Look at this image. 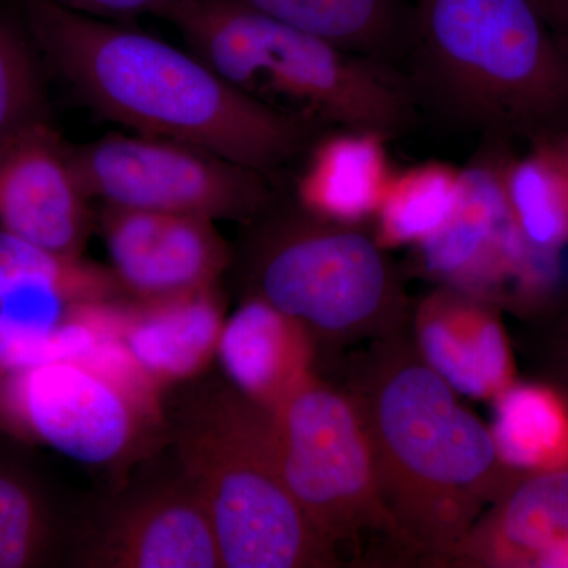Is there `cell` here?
<instances>
[{
	"label": "cell",
	"instance_id": "30bf717a",
	"mask_svg": "<svg viewBox=\"0 0 568 568\" xmlns=\"http://www.w3.org/2000/svg\"><path fill=\"white\" fill-rule=\"evenodd\" d=\"M160 422L121 384L80 362L0 375V426L84 465L125 462Z\"/></svg>",
	"mask_w": 568,
	"mask_h": 568
},
{
	"label": "cell",
	"instance_id": "44dd1931",
	"mask_svg": "<svg viewBox=\"0 0 568 568\" xmlns=\"http://www.w3.org/2000/svg\"><path fill=\"white\" fill-rule=\"evenodd\" d=\"M500 458L519 470L568 466V405L548 384H511L496 398Z\"/></svg>",
	"mask_w": 568,
	"mask_h": 568
},
{
	"label": "cell",
	"instance_id": "f1b7e54d",
	"mask_svg": "<svg viewBox=\"0 0 568 568\" xmlns=\"http://www.w3.org/2000/svg\"><path fill=\"white\" fill-rule=\"evenodd\" d=\"M551 140L555 141V144L558 145L564 159L568 162V130L567 132L558 134V136L551 138Z\"/></svg>",
	"mask_w": 568,
	"mask_h": 568
},
{
	"label": "cell",
	"instance_id": "6da1fadb",
	"mask_svg": "<svg viewBox=\"0 0 568 568\" xmlns=\"http://www.w3.org/2000/svg\"><path fill=\"white\" fill-rule=\"evenodd\" d=\"M37 48L81 102L136 133L196 145L271 174L320 126L239 91L203 59L129 22L18 0Z\"/></svg>",
	"mask_w": 568,
	"mask_h": 568
},
{
	"label": "cell",
	"instance_id": "ba28073f",
	"mask_svg": "<svg viewBox=\"0 0 568 568\" xmlns=\"http://www.w3.org/2000/svg\"><path fill=\"white\" fill-rule=\"evenodd\" d=\"M91 200L110 207L253 220L271 204L267 174L196 145L151 136L108 134L71 145Z\"/></svg>",
	"mask_w": 568,
	"mask_h": 568
},
{
	"label": "cell",
	"instance_id": "cb8c5ba5",
	"mask_svg": "<svg viewBox=\"0 0 568 568\" xmlns=\"http://www.w3.org/2000/svg\"><path fill=\"white\" fill-rule=\"evenodd\" d=\"M36 41L18 0H0V145L47 119Z\"/></svg>",
	"mask_w": 568,
	"mask_h": 568
},
{
	"label": "cell",
	"instance_id": "5bb4252c",
	"mask_svg": "<svg viewBox=\"0 0 568 568\" xmlns=\"http://www.w3.org/2000/svg\"><path fill=\"white\" fill-rule=\"evenodd\" d=\"M110 568H219V545L200 497L185 480L130 500L106 523L88 558Z\"/></svg>",
	"mask_w": 568,
	"mask_h": 568
},
{
	"label": "cell",
	"instance_id": "7a4b0ae2",
	"mask_svg": "<svg viewBox=\"0 0 568 568\" xmlns=\"http://www.w3.org/2000/svg\"><path fill=\"white\" fill-rule=\"evenodd\" d=\"M346 394L361 417L381 495L417 558L450 562L485 508L526 470L466 410L405 331L357 355Z\"/></svg>",
	"mask_w": 568,
	"mask_h": 568
},
{
	"label": "cell",
	"instance_id": "e0dca14e",
	"mask_svg": "<svg viewBox=\"0 0 568 568\" xmlns=\"http://www.w3.org/2000/svg\"><path fill=\"white\" fill-rule=\"evenodd\" d=\"M224 321L216 284L153 301L123 298L121 338L134 364L162 390L207 368Z\"/></svg>",
	"mask_w": 568,
	"mask_h": 568
},
{
	"label": "cell",
	"instance_id": "9c48e42d",
	"mask_svg": "<svg viewBox=\"0 0 568 568\" xmlns=\"http://www.w3.org/2000/svg\"><path fill=\"white\" fill-rule=\"evenodd\" d=\"M465 170L447 222L416 246L429 278L495 304L536 310L556 290L559 253L541 252L519 230L504 185L506 142L488 141Z\"/></svg>",
	"mask_w": 568,
	"mask_h": 568
},
{
	"label": "cell",
	"instance_id": "8fae6325",
	"mask_svg": "<svg viewBox=\"0 0 568 568\" xmlns=\"http://www.w3.org/2000/svg\"><path fill=\"white\" fill-rule=\"evenodd\" d=\"M115 297L108 268L0 230V375L55 362L54 332L71 313Z\"/></svg>",
	"mask_w": 568,
	"mask_h": 568
},
{
	"label": "cell",
	"instance_id": "8992f818",
	"mask_svg": "<svg viewBox=\"0 0 568 568\" xmlns=\"http://www.w3.org/2000/svg\"><path fill=\"white\" fill-rule=\"evenodd\" d=\"M264 219L250 242L252 295L301 324L315 346L405 331L402 280L365 226L327 222L298 205Z\"/></svg>",
	"mask_w": 568,
	"mask_h": 568
},
{
	"label": "cell",
	"instance_id": "2e32d148",
	"mask_svg": "<svg viewBox=\"0 0 568 568\" xmlns=\"http://www.w3.org/2000/svg\"><path fill=\"white\" fill-rule=\"evenodd\" d=\"M568 547V466L526 470L455 551L463 566L549 568Z\"/></svg>",
	"mask_w": 568,
	"mask_h": 568
},
{
	"label": "cell",
	"instance_id": "277c9868",
	"mask_svg": "<svg viewBox=\"0 0 568 568\" xmlns=\"http://www.w3.org/2000/svg\"><path fill=\"white\" fill-rule=\"evenodd\" d=\"M168 21L197 58L272 110L320 129L365 130L388 141L416 123L413 88L392 63L343 50L235 0H181Z\"/></svg>",
	"mask_w": 568,
	"mask_h": 568
},
{
	"label": "cell",
	"instance_id": "7c38bea8",
	"mask_svg": "<svg viewBox=\"0 0 568 568\" xmlns=\"http://www.w3.org/2000/svg\"><path fill=\"white\" fill-rule=\"evenodd\" d=\"M71 145L47 119L0 145V230L50 252L81 256L91 211Z\"/></svg>",
	"mask_w": 568,
	"mask_h": 568
},
{
	"label": "cell",
	"instance_id": "484cf974",
	"mask_svg": "<svg viewBox=\"0 0 568 568\" xmlns=\"http://www.w3.org/2000/svg\"><path fill=\"white\" fill-rule=\"evenodd\" d=\"M536 338L537 361L548 386L568 405V291L538 312Z\"/></svg>",
	"mask_w": 568,
	"mask_h": 568
},
{
	"label": "cell",
	"instance_id": "ac0fdd59",
	"mask_svg": "<svg viewBox=\"0 0 568 568\" xmlns=\"http://www.w3.org/2000/svg\"><path fill=\"white\" fill-rule=\"evenodd\" d=\"M315 349L301 324L250 295L224 321L216 357L231 387L274 413L315 376Z\"/></svg>",
	"mask_w": 568,
	"mask_h": 568
},
{
	"label": "cell",
	"instance_id": "83f0119b",
	"mask_svg": "<svg viewBox=\"0 0 568 568\" xmlns=\"http://www.w3.org/2000/svg\"><path fill=\"white\" fill-rule=\"evenodd\" d=\"M564 37H568V0H532Z\"/></svg>",
	"mask_w": 568,
	"mask_h": 568
},
{
	"label": "cell",
	"instance_id": "52a82bcc",
	"mask_svg": "<svg viewBox=\"0 0 568 568\" xmlns=\"http://www.w3.org/2000/svg\"><path fill=\"white\" fill-rule=\"evenodd\" d=\"M272 418L287 488L336 556L346 548L362 558L376 545L417 558L381 495L368 437L346 392L310 377Z\"/></svg>",
	"mask_w": 568,
	"mask_h": 568
},
{
	"label": "cell",
	"instance_id": "603a6c76",
	"mask_svg": "<svg viewBox=\"0 0 568 568\" xmlns=\"http://www.w3.org/2000/svg\"><path fill=\"white\" fill-rule=\"evenodd\" d=\"M462 170L446 162H425L394 170L375 219L384 250L417 246L447 222L457 203Z\"/></svg>",
	"mask_w": 568,
	"mask_h": 568
},
{
	"label": "cell",
	"instance_id": "4fadbf2b",
	"mask_svg": "<svg viewBox=\"0 0 568 568\" xmlns=\"http://www.w3.org/2000/svg\"><path fill=\"white\" fill-rule=\"evenodd\" d=\"M100 223L110 271L132 301L213 286L230 263L222 235L204 216L104 205Z\"/></svg>",
	"mask_w": 568,
	"mask_h": 568
},
{
	"label": "cell",
	"instance_id": "d6986e66",
	"mask_svg": "<svg viewBox=\"0 0 568 568\" xmlns=\"http://www.w3.org/2000/svg\"><path fill=\"white\" fill-rule=\"evenodd\" d=\"M387 142L365 130L332 129L317 136L295 182L298 207L327 222H373L394 174Z\"/></svg>",
	"mask_w": 568,
	"mask_h": 568
},
{
	"label": "cell",
	"instance_id": "7402d4cb",
	"mask_svg": "<svg viewBox=\"0 0 568 568\" xmlns=\"http://www.w3.org/2000/svg\"><path fill=\"white\" fill-rule=\"evenodd\" d=\"M504 185L528 244L560 253L568 245V162L555 141L532 142L521 156L507 153Z\"/></svg>",
	"mask_w": 568,
	"mask_h": 568
},
{
	"label": "cell",
	"instance_id": "ffe728a7",
	"mask_svg": "<svg viewBox=\"0 0 568 568\" xmlns=\"http://www.w3.org/2000/svg\"><path fill=\"white\" fill-rule=\"evenodd\" d=\"M265 17L379 61L406 51V0H235Z\"/></svg>",
	"mask_w": 568,
	"mask_h": 568
},
{
	"label": "cell",
	"instance_id": "4316f807",
	"mask_svg": "<svg viewBox=\"0 0 568 568\" xmlns=\"http://www.w3.org/2000/svg\"><path fill=\"white\" fill-rule=\"evenodd\" d=\"M51 2L85 17L130 22L145 14L168 20L171 11L181 0H51Z\"/></svg>",
	"mask_w": 568,
	"mask_h": 568
},
{
	"label": "cell",
	"instance_id": "5b68a950",
	"mask_svg": "<svg viewBox=\"0 0 568 568\" xmlns=\"http://www.w3.org/2000/svg\"><path fill=\"white\" fill-rule=\"evenodd\" d=\"M183 480L207 511L222 567L321 568L342 562L287 488L274 418L235 388L194 406L178 433Z\"/></svg>",
	"mask_w": 568,
	"mask_h": 568
},
{
	"label": "cell",
	"instance_id": "d4e9b609",
	"mask_svg": "<svg viewBox=\"0 0 568 568\" xmlns=\"http://www.w3.org/2000/svg\"><path fill=\"white\" fill-rule=\"evenodd\" d=\"M50 541L47 504L31 480L0 463V545L10 568L33 566Z\"/></svg>",
	"mask_w": 568,
	"mask_h": 568
},
{
	"label": "cell",
	"instance_id": "3957f363",
	"mask_svg": "<svg viewBox=\"0 0 568 568\" xmlns=\"http://www.w3.org/2000/svg\"><path fill=\"white\" fill-rule=\"evenodd\" d=\"M407 74L418 108L487 141L568 130V43L532 0H414Z\"/></svg>",
	"mask_w": 568,
	"mask_h": 568
},
{
	"label": "cell",
	"instance_id": "9a60e30c",
	"mask_svg": "<svg viewBox=\"0 0 568 568\" xmlns=\"http://www.w3.org/2000/svg\"><path fill=\"white\" fill-rule=\"evenodd\" d=\"M416 346L455 390L497 398L514 381V358L491 302L443 286L418 305Z\"/></svg>",
	"mask_w": 568,
	"mask_h": 568
}]
</instances>
